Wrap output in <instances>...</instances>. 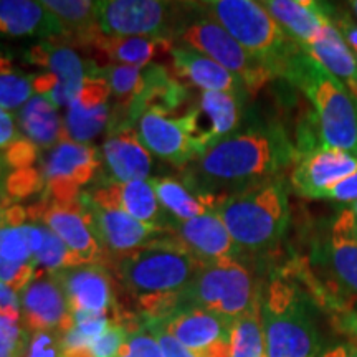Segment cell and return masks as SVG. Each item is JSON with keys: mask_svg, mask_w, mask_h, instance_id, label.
Instances as JSON below:
<instances>
[{"mask_svg": "<svg viewBox=\"0 0 357 357\" xmlns=\"http://www.w3.org/2000/svg\"><path fill=\"white\" fill-rule=\"evenodd\" d=\"M142 323H144L146 328L153 333V336L158 339L164 357H197L195 354H192L187 347L182 346L176 337L171 336V334L162 328V324L158 323V321L142 319Z\"/></svg>", "mask_w": 357, "mask_h": 357, "instance_id": "cell-43", "label": "cell"}, {"mask_svg": "<svg viewBox=\"0 0 357 357\" xmlns=\"http://www.w3.org/2000/svg\"><path fill=\"white\" fill-rule=\"evenodd\" d=\"M144 324V323H142ZM119 357H164L158 339L153 333L142 326L141 329L131 333L124 342Z\"/></svg>", "mask_w": 357, "mask_h": 357, "instance_id": "cell-39", "label": "cell"}, {"mask_svg": "<svg viewBox=\"0 0 357 357\" xmlns=\"http://www.w3.org/2000/svg\"><path fill=\"white\" fill-rule=\"evenodd\" d=\"M333 235L344 236V238H349L357 243V217L344 208V211L339 213L336 222H334Z\"/></svg>", "mask_w": 357, "mask_h": 357, "instance_id": "cell-47", "label": "cell"}, {"mask_svg": "<svg viewBox=\"0 0 357 357\" xmlns=\"http://www.w3.org/2000/svg\"><path fill=\"white\" fill-rule=\"evenodd\" d=\"M324 200H334V202L342 204H351L357 200V171L326 192Z\"/></svg>", "mask_w": 357, "mask_h": 357, "instance_id": "cell-45", "label": "cell"}, {"mask_svg": "<svg viewBox=\"0 0 357 357\" xmlns=\"http://www.w3.org/2000/svg\"><path fill=\"white\" fill-rule=\"evenodd\" d=\"M134 129L149 153L172 166L182 169L200 155L187 113L172 116L160 111H144Z\"/></svg>", "mask_w": 357, "mask_h": 357, "instance_id": "cell-13", "label": "cell"}, {"mask_svg": "<svg viewBox=\"0 0 357 357\" xmlns=\"http://www.w3.org/2000/svg\"><path fill=\"white\" fill-rule=\"evenodd\" d=\"M45 189V177L37 167L15 169L6 177L3 192L10 200H22Z\"/></svg>", "mask_w": 357, "mask_h": 357, "instance_id": "cell-35", "label": "cell"}, {"mask_svg": "<svg viewBox=\"0 0 357 357\" xmlns=\"http://www.w3.org/2000/svg\"><path fill=\"white\" fill-rule=\"evenodd\" d=\"M346 211L349 212V213H352V215H354V217H357V200H354V202H351V204H347Z\"/></svg>", "mask_w": 357, "mask_h": 357, "instance_id": "cell-52", "label": "cell"}, {"mask_svg": "<svg viewBox=\"0 0 357 357\" xmlns=\"http://www.w3.org/2000/svg\"><path fill=\"white\" fill-rule=\"evenodd\" d=\"M323 258L339 287L357 300V243L333 235L324 245Z\"/></svg>", "mask_w": 357, "mask_h": 357, "instance_id": "cell-29", "label": "cell"}, {"mask_svg": "<svg viewBox=\"0 0 357 357\" xmlns=\"http://www.w3.org/2000/svg\"><path fill=\"white\" fill-rule=\"evenodd\" d=\"M42 222L60 236L70 252L83 263H102L105 260V252L89 229L79 200L70 205L50 204Z\"/></svg>", "mask_w": 357, "mask_h": 357, "instance_id": "cell-22", "label": "cell"}, {"mask_svg": "<svg viewBox=\"0 0 357 357\" xmlns=\"http://www.w3.org/2000/svg\"><path fill=\"white\" fill-rule=\"evenodd\" d=\"M153 167L151 153L142 146L134 128L108 136L101 147L102 181L118 184L149 181Z\"/></svg>", "mask_w": 357, "mask_h": 357, "instance_id": "cell-18", "label": "cell"}, {"mask_svg": "<svg viewBox=\"0 0 357 357\" xmlns=\"http://www.w3.org/2000/svg\"><path fill=\"white\" fill-rule=\"evenodd\" d=\"M248 96L225 91H202L197 105L187 111L200 154L236 131Z\"/></svg>", "mask_w": 357, "mask_h": 357, "instance_id": "cell-16", "label": "cell"}, {"mask_svg": "<svg viewBox=\"0 0 357 357\" xmlns=\"http://www.w3.org/2000/svg\"><path fill=\"white\" fill-rule=\"evenodd\" d=\"M298 149L278 124L236 131L182 167V184L215 212L223 200L283 177Z\"/></svg>", "mask_w": 357, "mask_h": 357, "instance_id": "cell-1", "label": "cell"}, {"mask_svg": "<svg viewBox=\"0 0 357 357\" xmlns=\"http://www.w3.org/2000/svg\"><path fill=\"white\" fill-rule=\"evenodd\" d=\"M174 45L190 48L217 61L223 68L242 78L250 93L258 91L263 84L275 78L270 66L248 53L215 20L205 15L197 2H190L189 15Z\"/></svg>", "mask_w": 357, "mask_h": 357, "instance_id": "cell-8", "label": "cell"}, {"mask_svg": "<svg viewBox=\"0 0 357 357\" xmlns=\"http://www.w3.org/2000/svg\"><path fill=\"white\" fill-rule=\"evenodd\" d=\"M37 273V263H17L0 258V281L10 287L13 291L22 293Z\"/></svg>", "mask_w": 357, "mask_h": 357, "instance_id": "cell-40", "label": "cell"}, {"mask_svg": "<svg viewBox=\"0 0 357 357\" xmlns=\"http://www.w3.org/2000/svg\"><path fill=\"white\" fill-rule=\"evenodd\" d=\"M38 159V146L33 144L26 137H19L12 142L3 154V162L7 164L12 171L15 169L35 167V162Z\"/></svg>", "mask_w": 357, "mask_h": 357, "instance_id": "cell-42", "label": "cell"}, {"mask_svg": "<svg viewBox=\"0 0 357 357\" xmlns=\"http://www.w3.org/2000/svg\"><path fill=\"white\" fill-rule=\"evenodd\" d=\"M63 287L71 312H101L119 323L128 311L119 305L114 291V275L102 263H86L53 271Z\"/></svg>", "mask_w": 357, "mask_h": 357, "instance_id": "cell-12", "label": "cell"}, {"mask_svg": "<svg viewBox=\"0 0 357 357\" xmlns=\"http://www.w3.org/2000/svg\"><path fill=\"white\" fill-rule=\"evenodd\" d=\"M174 43L147 37H108L98 32L84 45L91 52V61L100 68L111 65H129L146 68L155 58L171 55Z\"/></svg>", "mask_w": 357, "mask_h": 357, "instance_id": "cell-19", "label": "cell"}, {"mask_svg": "<svg viewBox=\"0 0 357 357\" xmlns=\"http://www.w3.org/2000/svg\"><path fill=\"white\" fill-rule=\"evenodd\" d=\"M29 337L22 321L0 318V357H24Z\"/></svg>", "mask_w": 357, "mask_h": 357, "instance_id": "cell-37", "label": "cell"}, {"mask_svg": "<svg viewBox=\"0 0 357 357\" xmlns=\"http://www.w3.org/2000/svg\"><path fill=\"white\" fill-rule=\"evenodd\" d=\"M333 25L341 33L342 40L351 48V52L357 53V22L352 20L347 13L333 12Z\"/></svg>", "mask_w": 357, "mask_h": 357, "instance_id": "cell-46", "label": "cell"}, {"mask_svg": "<svg viewBox=\"0 0 357 357\" xmlns=\"http://www.w3.org/2000/svg\"><path fill=\"white\" fill-rule=\"evenodd\" d=\"M205 15L227 30L248 53L270 66L275 77L293 53L300 50L296 43L281 30L261 2L253 0H208L197 2Z\"/></svg>", "mask_w": 357, "mask_h": 357, "instance_id": "cell-6", "label": "cell"}, {"mask_svg": "<svg viewBox=\"0 0 357 357\" xmlns=\"http://www.w3.org/2000/svg\"><path fill=\"white\" fill-rule=\"evenodd\" d=\"M331 314L333 326L339 333H344L349 336L354 344H357V311L347 303H337L326 310Z\"/></svg>", "mask_w": 357, "mask_h": 357, "instance_id": "cell-44", "label": "cell"}, {"mask_svg": "<svg viewBox=\"0 0 357 357\" xmlns=\"http://www.w3.org/2000/svg\"><path fill=\"white\" fill-rule=\"evenodd\" d=\"M100 160L101 153H98L96 147L65 139L52 147L45 155L42 174L45 182L53 178H71L77 169Z\"/></svg>", "mask_w": 357, "mask_h": 357, "instance_id": "cell-28", "label": "cell"}, {"mask_svg": "<svg viewBox=\"0 0 357 357\" xmlns=\"http://www.w3.org/2000/svg\"><path fill=\"white\" fill-rule=\"evenodd\" d=\"M0 258L7 261L17 263H33V253L26 238L25 225L19 229L0 230Z\"/></svg>", "mask_w": 357, "mask_h": 357, "instance_id": "cell-36", "label": "cell"}, {"mask_svg": "<svg viewBox=\"0 0 357 357\" xmlns=\"http://www.w3.org/2000/svg\"><path fill=\"white\" fill-rule=\"evenodd\" d=\"M321 357H357V344L344 342V344L334 346L331 349L324 351V354Z\"/></svg>", "mask_w": 357, "mask_h": 357, "instance_id": "cell-51", "label": "cell"}, {"mask_svg": "<svg viewBox=\"0 0 357 357\" xmlns=\"http://www.w3.org/2000/svg\"><path fill=\"white\" fill-rule=\"evenodd\" d=\"M261 298L250 268L240 258L202 263L199 273L182 293L177 310L202 307L235 321L252 310Z\"/></svg>", "mask_w": 357, "mask_h": 357, "instance_id": "cell-7", "label": "cell"}, {"mask_svg": "<svg viewBox=\"0 0 357 357\" xmlns=\"http://www.w3.org/2000/svg\"><path fill=\"white\" fill-rule=\"evenodd\" d=\"M22 324L26 331H58L73 328V312L68 298L55 273L37 270L35 278L20 293Z\"/></svg>", "mask_w": 357, "mask_h": 357, "instance_id": "cell-14", "label": "cell"}, {"mask_svg": "<svg viewBox=\"0 0 357 357\" xmlns=\"http://www.w3.org/2000/svg\"><path fill=\"white\" fill-rule=\"evenodd\" d=\"M106 266L144 321H162L177 311L182 293L199 273L200 263L172 231L114 258Z\"/></svg>", "mask_w": 357, "mask_h": 357, "instance_id": "cell-2", "label": "cell"}, {"mask_svg": "<svg viewBox=\"0 0 357 357\" xmlns=\"http://www.w3.org/2000/svg\"><path fill=\"white\" fill-rule=\"evenodd\" d=\"M280 77L300 88L310 100L319 144L357 155V101L349 89L301 48L288 58Z\"/></svg>", "mask_w": 357, "mask_h": 357, "instance_id": "cell-3", "label": "cell"}, {"mask_svg": "<svg viewBox=\"0 0 357 357\" xmlns=\"http://www.w3.org/2000/svg\"><path fill=\"white\" fill-rule=\"evenodd\" d=\"M63 334L58 331L30 333L24 357H63Z\"/></svg>", "mask_w": 357, "mask_h": 357, "instance_id": "cell-38", "label": "cell"}, {"mask_svg": "<svg viewBox=\"0 0 357 357\" xmlns=\"http://www.w3.org/2000/svg\"><path fill=\"white\" fill-rule=\"evenodd\" d=\"M33 77H26L17 71L0 73V108L2 109H22L33 98Z\"/></svg>", "mask_w": 357, "mask_h": 357, "instance_id": "cell-34", "label": "cell"}, {"mask_svg": "<svg viewBox=\"0 0 357 357\" xmlns=\"http://www.w3.org/2000/svg\"><path fill=\"white\" fill-rule=\"evenodd\" d=\"M349 7H351V10L354 12V15L357 17V0H352V2H349Z\"/></svg>", "mask_w": 357, "mask_h": 357, "instance_id": "cell-54", "label": "cell"}, {"mask_svg": "<svg viewBox=\"0 0 357 357\" xmlns=\"http://www.w3.org/2000/svg\"><path fill=\"white\" fill-rule=\"evenodd\" d=\"M0 35L43 37L50 42L66 38L65 29L53 13L33 0H0Z\"/></svg>", "mask_w": 357, "mask_h": 357, "instance_id": "cell-23", "label": "cell"}, {"mask_svg": "<svg viewBox=\"0 0 357 357\" xmlns=\"http://www.w3.org/2000/svg\"><path fill=\"white\" fill-rule=\"evenodd\" d=\"M42 6L53 13L65 29L66 38L78 45L88 42L96 32L98 26V2L88 0H43Z\"/></svg>", "mask_w": 357, "mask_h": 357, "instance_id": "cell-26", "label": "cell"}, {"mask_svg": "<svg viewBox=\"0 0 357 357\" xmlns=\"http://www.w3.org/2000/svg\"><path fill=\"white\" fill-rule=\"evenodd\" d=\"M311 58L336 77L357 101V61L354 53L347 47L341 33L328 25L310 45L301 48Z\"/></svg>", "mask_w": 357, "mask_h": 357, "instance_id": "cell-24", "label": "cell"}, {"mask_svg": "<svg viewBox=\"0 0 357 357\" xmlns=\"http://www.w3.org/2000/svg\"><path fill=\"white\" fill-rule=\"evenodd\" d=\"M356 171L357 155L318 146L298 158L289 182L301 197L324 199L326 192Z\"/></svg>", "mask_w": 357, "mask_h": 357, "instance_id": "cell-15", "label": "cell"}, {"mask_svg": "<svg viewBox=\"0 0 357 357\" xmlns=\"http://www.w3.org/2000/svg\"><path fill=\"white\" fill-rule=\"evenodd\" d=\"M6 211L2 208V205H0V230L6 229Z\"/></svg>", "mask_w": 357, "mask_h": 357, "instance_id": "cell-53", "label": "cell"}, {"mask_svg": "<svg viewBox=\"0 0 357 357\" xmlns=\"http://www.w3.org/2000/svg\"><path fill=\"white\" fill-rule=\"evenodd\" d=\"M266 12L298 47L310 45L328 25L333 24L334 8L314 0H266Z\"/></svg>", "mask_w": 357, "mask_h": 357, "instance_id": "cell-21", "label": "cell"}, {"mask_svg": "<svg viewBox=\"0 0 357 357\" xmlns=\"http://www.w3.org/2000/svg\"><path fill=\"white\" fill-rule=\"evenodd\" d=\"M215 212L243 252H263L275 247L289 223L287 182L283 177L275 178L231 195Z\"/></svg>", "mask_w": 357, "mask_h": 357, "instance_id": "cell-5", "label": "cell"}, {"mask_svg": "<svg viewBox=\"0 0 357 357\" xmlns=\"http://www.w3.org/2000/svg\"><path fill=\"white\" fill-rule=\"evenodd\" d=\"M58 86V78L52 71H43V73L33 77V89L38 96H50Z\"/></svg>", "mask_w": 357, "mask_h": 357, "instance_id": "cell-49", "label": "cell"}, {"mask_svg": "<svg viewBox=\"0 0 357 357\" xmlns=\"http://www.w3.org/2000/svg\"><path fill=\"white\" fill-rule=\"evenodd\" d=\"M26 208L22 207L19 204H13L6 211V225L10 229H19L24 227V222L26 220Z\"/></svg>", "mask_w": 357, "mask_h": 357, "instance_id": "cell-50", "label": "cell"}, {"mask_svg": "<svg viewBox=\"0 0 357 357\" xmlns=\"http://www.w3.org/2000/svg\"><path fill=\"white\" fill-rule=\"evenodd\" d=\"M190 2L105 0L98 2V26L108 37H147L176 43Z\"/></svg>", "mask_w": 357, "mask_h": 357, "instance_id": "cell-9", "label": "cell"}, {"mask_svg": "<svg viewBox=\"0 0 357 357\" xmlns=\"http://www.w3.org/2000/svg\"><path fill=\"white\" fill-rule=\"evenodd\" d=\"M172 75L184 86H197L202 91H225L248 96L247 84L217 61L190 48L174 45L171 50Z\"/></svg>", "mask_w": 357, "mask_h": 357, "instance_id": "cell-20", "label": "cell"}, {"mask_svg": "<svg viewBox=\"0 0 357 357\" xmlns=\"http://www.w3.org/2000/svg\"><path fill=\"white\" fill-rule=\"evenodd\" d=\"M19 124L26 139L43 149H52L58 142L68 139L58 108L45 96L37 95L26 102L19 111Z\"/></svg>", "mask_w": 357, "mask_h": 357, "instance_id": "cell-25", "label": "cell"}, {"mask_svg": "<svg viewBox=\"0 0 357 357\" xmlns=\"http://www.w3.org/2000/svg\"><path fill=\"white\" fill-rule=\"evenodd\" d=\"M121 211L136 220L169 230L172 215L162 207L151 181H132L121 184Z\"/></svg>", "mask_w": 357, "mask_h": 357, "instance_id": "cell-27", "label": "cell"}, {"mask_svg": "<svg viewBox=\"0 0 357 357\" xmlns=\"http://www.w3.org/2000/svg\"><path fill=\"white\" fill-rule=\"evenodd\" d=\"M19 132H17L15 123H13V118L10 113L6 109L0 108V149L7 147L12 144L13 141L19 139Z\"/></svg>", "mask_w": 357, "mask_h": 357, "instance_id": "cell-48", "label": "cell"}, {"mask_svg": "<svg viewBox=\"0 0 357 357\" xmlns=\"http://www.w3.org/2000/svg\"><path fill=\"white\" fill-rule=\"evenodd\" d=\"M149 181L162 207L177 220H190L208 212L207 207L182 184V181L171 176L151 177Z\"/></svg>", "mask_w": 357, "mask_h": 357, "instance_id": "cell-30", "label": "cell"}, {"mask_svg": "<svg viewBox=\"0 0 357 357\" xmlns=\"http://www.w3.org/2000/svg\"><path fill=\"white\" fill-rule=\"evenodd\" d=\"M354 56H356V61H357V53H354Z\"/></svg>", "mask_w": 357, "mask_h": 357, "instance_id": "cell-55", "label": "cell"}, {"mask_svg": "<svg viewBox=\"0 0 357 357\" xmlns=\"http://www.w3.org/2000/svg\"><path fill=\"white\" fill-rule=\"evenodd\" d=\"M230 357H266L261 324V298L234 323Z\"/></svg>", "mask_w": 357, "mask_h": 357, "instance_id": "cell-31", "label": "cell"}, {"mask_svg": "<svg viewBox=\"0 0 357 357\" xmlns=\"http://www.w3.org/2000/svg\"><path fill=\"white\" fill-rule=\"evenodd\" d=\"M128 336V329L123 324L113 323L100 337L91 342L89 349L93 357H119Z\"/></svg>", "mask_w": 357, "mask_h": 357, "instance_id": "cell-41", "label": "cell"}, {"mask_svg": "<svg viewBox=\"0 0 357 357\" xmlns=\"http://www.w3.org/2000/svg\"><path fill=\"white\" fill-rule=\"evenodd\" d=\"M197 357H230L234 321L202 307H182L158 321Z\"/></svg>", "mask_w": 357, "mask_h": 357, "instance_id": "cell-11", "label": "cell"}, {"mask_svg": "<svg viewBox=\"0 0 357 357\" xmlns=\"http://www.w3.org/2000/svg\"><path fill=\"white\" fill-rule=\"evenodd\" d=\"M316 303L296 284L275 276L261 288V324L266 357H321L324 341Z\"/></svg>", "mask_w": 357, "mask_h": 357, "instance_id": "cell-4", "label": "cell"}, {"mask_svg": "<svg viewBox=\"0 0 357 357\" xmlns=\"http://www.w3.org/2000/svg\"><path fill=\"white\" fill-rule=\"evenodd\" d=\"M169 231H172L200 263L238 258L243 253L217 212H207L190 220L172 218Z\"/></svg>", "mask_w": 357, "mask_h": 357, "instance_id": "cell-17", "label": "cell"}, {"mask_svg": "<svg viewBox=\"0 0 357 357\" xmlns=\"http://www.w3.org/2000/svg\"><path fill=\"white\" fill-rule=\"evenodd\" d=\"M78 200L83 207V215L86 218L89 229L105 252L102 265L153 242L169 231L136 220L121 208H102L93 204L83 190Z\"/></svg>", "mask_w": 357, "mask_h": 357, "instance_id": "cell-10", "label": "cell"}, {"mask_svg": "<svg viewBox=\"0 0 357 357\" xmlns=\"http://www.w3.org/2000/svg\"><path fill=\"white\" fill-rule=\"evenodd\" d=\"M109 114V105L98 106V108H86V106H82L77 101H73L66 108V136H68L70 141L88 144L89 141L100 136L105 131V128H108Z\"/></svg>", "mask_w": 357, "mask_h": 357, "instance_id": "cell-32", "label": "cell"}, {"mask_svg": "<svg viewBox=\"0 0 357 357\" xmlns=\"http://www.w3.org/2000/svg\"><path fill=\"white\" fill-rule=\"evenodd\" d=\"M98 77L108 82L116 105L129 106L142 88V68L129 65H111L98 71Z\"/></svg>", "mask_w": 357, "mask_h": 357, "instance_id": "cell-33", "label": "cell"}]
</instances>
